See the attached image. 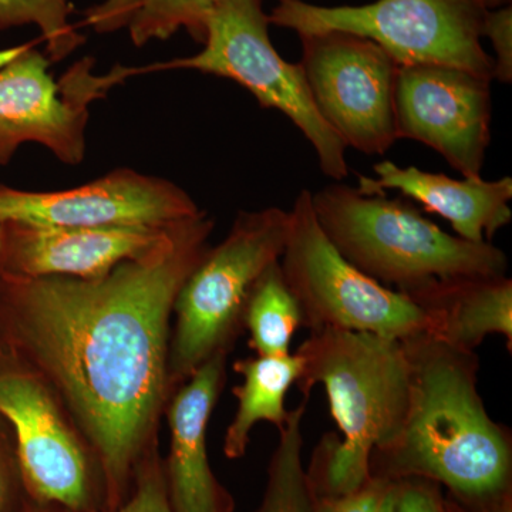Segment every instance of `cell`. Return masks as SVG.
<instances>
[{
	"label": "cell",
	"mask_w": 512,
	"mask_h": 512,
	"mask_svg": "<svg viewBox=\"0 0 512 512\" xmlns=\"http://www.w3.org/2000/svg\"><path fill=\"white\" fill-rule=\"evenodd\" d=\"M214 228L201 211L174 224L154 251L100 278H0V349L35 370L79 424L100 460L107 511L130 497L158 447L173 393L175 298Z\"/></svg>",
	"instance_id": "6da1fadb"
},
{
	"label": "cell",
	"mask_w": 512,
	"mask_h": 512,
	"mask_svg": "<svg viewBox=\"0 0 512 512\" xmlns=\"http://www.w3.org/2000/svg\"><path fill=\"white\" fill-rule=\"evenodd\" d=\"M402 343L409 410L399 433L370 456V476L426 478L468 512H512V434L485 409L480 357L429 333Z\"/></svg>",
	"instance_id": "7a4b0ae2"
},
{
	"label": "cell",
	"mask_w": 512,
	"mask_h": 512,
	"mask_svg": "<svg viewBox=\"0 0 512 512\" xmlns=\"http://www.w3.org/2000/svg\"><path fill=\"white\" fill-rule=\"evenodd\" d=\"M303 360L295 386L309 399L323 386L342 437H322L306 468L316 498L340 497L370 477V456L399 433L410 402V367L402 340L323 329L296 350Z\"/></svg>",
	"instance_id": "3957f363"
},
{
	"label": "cell",
	"mask_w": 512,
	"mask_h": 512,
	"mask_svg": "<svg viewBox=\"0 0 512 512\" xmlns=\"http://www.w3.org/2000/svg\"><path fill=\"white\" fill-rule=\"evenodd\" d=\"M312 207L343 258L394 291L508 275L510 261L503 249L448 234L407 198L365 195L335 183L312 192Z\"/></svg>",
	"instance_id": "277c9868"
},
{
	"label": "cell",
	"mask_w": 512,
	"mask_h": 512,
	"mask_svg": "<svg viewBox=\"0 0 512 512\" xmlns=\"http://www.w3.org/2000/svg\"><path fill=\"white\" fill-rule=\"evenodd\" d=\"M289 228L291 215L279 207L238 212L227 237L208 248L185 279L174 302L168 353L173 392L211 357L234 348L249 295L266 269L281 261Z\"/></svg>",
	"instance_id": "5b68a950"
},
{
	"label": "cell",
	"mask_w": 512,
	"mask_h": 512,
	"mask_svg": "<svg viewBox=\"0 0 512 512\" xmlns=\"http://www.w3.org/2000/svg\"><path fill=\"white\" fill-rule=\"evenodd\" d=\"M262 0H222L205 19L204 47L194 56L154 64V70H195L232 80L262 109L285 114L311 143L320 171L333 181L349 175L348 147L320 116L301 64L286 62L269 36Z\"/></svg>",
	"instance_id": "8992f818"
},
{
	"label": "cell",
	"mask_w": 512,
	"mask_h": 512,
	"mask_svg": "<svg viewBox=\"0 0 512 512\" xmlns=\"http://www.w3.org/2000/svg\"><path fill=\"white\" fill-rule=\"evenodd\" d=\"M485 10L476 0H376L362 6H319L278 0L271 25L301 35L345 32L382 47L399 66L456 67L493 80V57L481 45Z\"/></svg>",
	"instance_id": "52a82bcc"
},
{
	"label": "cell",
	"mask_w": 512,
	"mask_h": 512,
	"mask_svg": "<svg viewBox=\"0 0 512 512\" xmlns=\"http://www.w3.org/2000/svg\"><path fill=\"white\" fill-rule=\"evenodd\" d=\"M0 414L15 434L20 474L33 503L57 512H106L96 451L35 370L0 349Z\"/></svg>",
	"instance_id": "ba28073f"
},
{
	"label": "cell",
	"mask_w": 512,
	"mask_h": 512,
	"mask_svg": "<svg viewBox=\"0 0 512 512\" xmlns=\"http://www.w3.org/2000/svg\"><path fill=\"white\" fill-rule=\"evenodd\" d=\"M282 274L301 306L303 326L373 333L403 340L429 332V322L407 296L350 264L320 228L312 192L293 202Z\"/></svg>",
	"instance_id": "9c48e42d"
},
{
	"label": "cell",
	"mask_w": 512,
	"mask_h": 512,
	"mask_svg": "<svg viewBox=\"0 0 512 512\" xmlns=\"http://www.w3.org/2000/svg\"><path fill=\"white\" fill-rule=\"evenodd\" d=\"M50 63L30 45L0 52V167L25 143L40 144L60 163H83L90 104L137 74L134 67L117 66L97 76L93 57H84L56 82Z\"/></svg>",
	"instance_id": "30bf717a"
},
{
	"label": "cell",
	"mask_w": 512,
	"mask_h": 512,
	"mask_svg": "<svg viewBox=\"0 0 512 512\" xmlns=\"http://www.w3.org/2000/svg\"><path fill=\"white\" fill-rule=\"evenodd\" d=\"M299 37V64L322 119L346 147L383 156L399 140L394 119L399 64L365 37L345 32Z\"/></svg>",
	"instance_id": "8fae6325"
},
{
	"label": "cell",
	"mask_w": 512,
	"mask_h": 512,
	"mask_svg": "<svg viewBox=\"0 0 512 512\" xmlns=\"http://www.w3.org/2000/svg\"><path fill=\"white\" fill-rule=\"evenodd\" d=\"M201 211L180 185L131 168H117L70 190L0 185V221L84 229L165 228Z\"/></svg>",
	"instance_id": "7c38bea8"
},
{
	"label": "cell",
	"mask_w": 512,
	"mask_h": 512,
	"mask_svg": "<svg viewBox=\"0 0 512 512\" xmlns=\"http://www.w3.org/2000/svg\"><path fill=\"white\" fill-rule=\"evenodd\" d=\"M490 83L456 67L400 66L397 138L430 147L463 177L481 178L491 141Z\"/></svg>",
	"instance_id": "4fadbf2b"
},
{
	"label": "cell",
	"mask_w": 512,
	"mask_h": 512,
	"mask_svg": "<svg viewBox=\"0 0 512 512\" xmlns=\"http://www.w3.org/2000/svg\"><path fill=\"white\" fill-rule=\"evenodd\" d=\"M173 225L84 229L0 221V278H100L154 251Z\"/></svg>",
	"instance_id": "5bb4252c"
},
{
	"label": "cell",
	"mask_w": 512,
	"mask_h": 512,
	"mask_svg": "<svg viewBox=\"0 0 512 512\" xmlns=\"http://www.w3.org/2000/svg\"><path fill=\"white\" fill-rule=\"evenodd\" d=\"M228 355L211 357L171 393L165 406L170 450L163 460L173 512H235V500L212 471L207 430L225 383Z\"/></svg>",
	"instance_id": "9a60e30c"
},
{
	"label": "cell",
	"mask_w": 512,
	"mask_h": 512,
	"mask_svg": "<svg viewBox=\"0 0 512 512\" xmlns=\"http://www.w3.org/2000/svg\"><path fill=\"white\" fill-rule=\"evenodd\" d=\"M375 177L359 175L357 191L365 195L397 191L419 202L431 214L450 222L457 237L467 241L491 242L512 221V178L485 181L481 178L448 177L420 168L400 167L383 160L373 165Z\"/></svg>",
	"instance_id": "2e32d148"
},
{
	"label": "cell",
	"mask_w": 512,
	"mask_h": 512,
	"mask_svg": "<svg viewBox=\"0 0 512 512\" xmlns=\"http://www.w3.org/2000/svg\"><path fill=\"white\" fill-rule=\"evenodd\" d=\"M403 295L419 306L429 322L427 333L441 342L476 352L485 338L498 335L512 352L510 276L433 282Z\"/></svg>",
	"instance_id": "e0dca14e"
},
{
	"label": "cell",
	"mask_w": 512,
	"mask_h": 512,
	"mask_svg": "<svg viewBox=\"0 0 512 512\" xmlns=\"http://www.w3.org/2000/svg\"><path fill=\"white\" fill-rule=\"evenodd\" d=\"M298 353L282 356L255 355L239 359L234 370L242 382L232 389L238 407L224 437V454L239 460L247 454L251 431L258 423H271L281 430L288 419L286 394L302 375Z\"/></svg>",
	"instance_id": "ac0fdd59"
},
{
	"label": "cell",
	"mask_w": 512,
	"mask_h": 512,
	"mask_svg": "<svg viewBox=\"0 0 512 512\" xmlns=\"http://www.w3.org/2000/svg\"><path fill=\"white\" fill-rule=\"evenodd\" d=\"M255 355L282 356L291 352L293 336L303 326L301 306L282 274L281 264L269 266L256 281L242 318Z\"/></svg>",
	"instance_id": "d6986e66"
},
{
	"label": "cell",
	"mask_w": 512,
	"mask_h": 512,
	"mask_svg": "<svg viewBox=\"0 0 512 512\" xmlns=\"http://www.w3.org/2000/svg\"><path fill=\"white\" fill-rule=\"evenodd\" d=\"M306 402L289 410L285 426L279 430L278 444L266 468L264 495L255 512H316V495L303 464Z\"/></svg>",
	"instance_id": "ffe728a7"
},
{
	"label": "cell",
	"mask_w": 512,
	"mask_h": 512,
	"mask_svg": "<svg viewBox=\"0 0 512 512\" xmlns=\"http://www.w3.org/2000/svg\"><path fill=\"white\" fill-rule=\"evenodd\" d=\"M70 0H0V30L33 25L46 42L50 62H60L84 43L70 23Z\"/></svg>",
	"instance_id": "44dd1931"
},
{
	"label": "cell",
	"mask_w": 512,
	"mask_h": 512,
	"mask_svg": "<svg viewBox=\"0 0 512 512\" xmlns=\"http://www.w3.org/2000/svg\"><path fill=\"white\" fill-rule=\"evenodd\" d=\"M222 0H143L128 25L131 42L146 46L151 40H167L180 29H187L201 45L205 19Z\"/></svg>",
	"instance_id": "7402d4cb"
},
{
	"label": "cell",
	"mask_w": 512,
	"mask_h": 512,
	"mask_svg": "<svg viewBox=\"0 0 512 512\" xmlns=\"http://www.w3.org/2000/svg\"><path fill=\"white\" fill-rule=\"evenodd\" d=\"M107 512H173L168 503L160 448H154L144 458L130 497L116 510Z\"/></svg>",
	"instance_id": "603a6c76"
},
{
	"label": "cell",
	"mask_w": 512,
	"mask_h": 512,
	"mask_svg": "<svg viewBox=\"0 0 512 512\" xmlns=\"http://www.w3.org/2000/svg\"><path fill=\"white\" fill-rule=\"evenodd\" d=\"M396 493L397 480L370 476L352 493L316 498V512H394Z\"/></svg>",
	"instance_id": "cb8c5ba5"
},
{
	"label": "cell",
	"mask_w": 512,
	"mask_h": 512,
	"mask_svg": "<svg viewBox=\"0 0 512 512\" xmlns=\"http://www.w3.org/2000/svg\"><path fill=\"white\" fill-rule=\"evenodd\" d=\"M26 501L15 434L0 414V512H20Z\"/></svg>",
	"instance_id": "d4e9b609"
},
{
	"label": "cell",
	"mask_w": 512,
	"mask_h": 512,
	"mask_svg": "<svg viewBox=\"0 0 512 512\" xmlns=\"http://www.w3.org/2000/svg\"><path fill=\"white\" fill-rule=\"evenodd\" d=\"M481 37H487L494 49L493 80L512 82V8L511 5L485 10Z\"/></svg>",
	"instance_id": "484cf974"
},
{
	"label": "cell",
	"mask_w": 512,
	"mask_h": 512,
	"mask_svg": "<svg viewBox=\"0 0 512 512\" xmlns=\"http://www.w3.org/2000/svg\"><path fill=\"white\" fill-rule=\"evenodd\" d=\"M441 485L426 478L397 480L394 512H446Z\"/></svg>",
	"instance_id": "4316f807"
},
{
	"label": "cell",
	"mask_w": 512,
	"mask_h": 512,
	"mask_svg": "<svg viewBox=\"0 0 512 512\" xmlns=\"http://www.w3.org/2000/svg\"><path fill=\"white\" fill-rule=\"evenodd\" d=\"M143 0H104L100 5L87 9L84 25L100 35L119 32L128 28Z\"/></svg>",
	"instance_id": "83f0119b"
},
{
	"label": "cell",
	"mask_w": 512,
	"mask_h": 512,
	"mask_svg": "<svg viewBox=\"0 0 512 512\" xmlns=\"http://www.w3.org/2000/svg\"><path fill=\"white\" fill-rule=\"evenodd\" d=\"M477 5L484 10H494L510 5L511 0H476Z\"/></svg>",
	"instance_id": "f1b7e54d"
},
{
	"label": "cell",
	"mask_w": 512,
	"mask_h": 512,
	"mask_svg": "<svg viewBox=\"0 0 512 512\" xmlns=\"http://www.w3.org/2000/svg\"><path fill=\"white\" fill-rule=\"evenodd\" d=\"M20 512H57V511L52 510V508L43 507V505L33 503V501H30L28 498V501H26V504L23 505L22 511H20Z\"/></svg>",
	"instance_id": "f546056e"
},
{
	"label": "cell",
	"mask_w": 512,
	"mask_h": 512,
	"mask_svg": "<svg viewBox=\"0 0 512 512\" xmlns=\"http://www.w3.org/2000/svg\"><path fill=\"white\" fill-rule=\"evenodd\" d=\"M444 508H446V512H468L448 497H444Z\"/></svg>",
	"instance_id": "4dcf8cb0"
}]
</instances>
